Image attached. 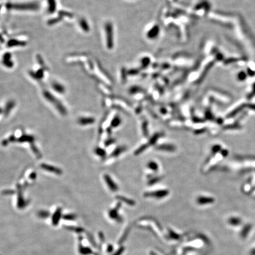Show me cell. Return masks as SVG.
Here are the masks:
<instances>
[{
	"label": "cell",
	"mask_w": 255,
	"mask_h": 255,
	"mask_svg": "<svg viewBox=\"0 0 255 255\" xmlns=\"http://www.w3.org/2000/svg\"><path fill=\"white\" fill-rule=\"evenodd\" d=\"M228 223L232 226H237L242 224V220L238 217H232L229 219Z\"/></svg>",
	"instance_id": "7"
},
{
	"label": "cell",
	"mask_w": 255,
	"mask_h": 255,
	"mask_svg": "<svg viewBox=\"0 0 255 255\" xmlns=\"http://www.w3.org/2000/svg\"><path fill=\"white\" fill-rule=\"evenodd\" d=\"M42 168H43L44 169L46 170L47 171H50V172H55V173H60V171L57 168L52 167V166H50L48 165H42Z\"/></svg>",
	"instance_id": "12"
},
{
	"label": "cell",
	"mask_w": 255,
	"mask_h": 255,
	"mask_svg": "<svg viewBox=\"0 0 255 255\" xmlns=\"http://www.w3.org/2000/svg\"><path fill=\"white\" fill-rule=\"evenodd\" d=\"M75 216L74 215H72V214H69V215H66L63 216V219L65 220H73L74 219H75Z\"/></svg>",
	"instance_id": "18"
},
{
	"label": "cell",
	"mask_w": 255,
	"mask_h": 255,
	"mask_svg": "<svg viewBox=\"0 0 255 255\" xmlns=\"http://www.w3.org/2000/svg\"><path fill=\"white\" fill-rule=\"evenodd\" d=\"M123 251H124V248H122H122H119L113 255H121Z\"/></svg>",
	"instance_id": "21"
},
{
	"label": "cell",
	"mask_w": 255,
	"mask_h": 255,
	"mask_svg": "<svg viewBox=\"0 0 255 255\" xmlns=\"http://www.w3.org/2000/svg\"><path fill=\"white\" fill-rule=\"evenodd\" d=\"M252 228V226L251 225H250V224L246 225L241 230L240 233V237L243 238H245L246 237H247V236H248V234L250 232Z\"/></svg>",
	"instance_id": "6"
},
{
	"label": "cell",
	"mask_w": 255,
	"mask_h": 255,
	"mask_svg": "<svg viewBox=\"0 0 255 255\" xmlns=\"http://www.w3.org/2000/svg\"><path fill=\"white\" fill-rule=\"evenodd\" d=\"M33 138L32 137H30L29 136H22V138L20 139V140L21 141H32Z\"/></svg>",
	"instance_id": "20"
},
{
	"label": "cell",
	"mask_w": 255,
	"mask_h": 255,
	"mask_svg": "<svg viewBox=\"0 0 255 255\" xmlns=\"http://www.w3.org/2000/svg\"><path fill=\"white\" fill-rule=\"evenodd\" d=\"M123 151H124V148L119 147L114 151V152L113 153V156H114V157H117V156L120 155Z\"/></svg>",
	"instance_id": "17"
},
{
	"label": "cell",
	"mask_w": 255,
	"mask_h": 255,
	"mask_svg": "<svg viewBox=\"0 0 255 255\" xmlns=\"http://www.w3.org/2000/svg\"><path fill=\"white\" fill-rule=\"evenodd\" d=\"M38 216L39 217L42 218V219H46L49 216H50V213H49L48 211H44V210H42L38 213Z\"/></svg>",
	"instance_id": "15"
},
{
	"label": "cell",
	"mask_w": 255,
	"mask_h": 255,
	"mask_svg": "<svg viewBox=\"0 0 255 255\" xmlns=\"http://www.w3.org/2000/svg\"><path fill=\"white\" fill-rule=\"evenodd\" d=\"M160 178H153L152 179H151L150 181L149 182V184H150V185H152L153 184H154V183H157L158 181H160Z\"/></svg>",
	"instance_id": "22"
},
{
	"label": "cell",
	"mask_w": 255,
	"mask_h": 255,
	"mask_svg": "<svg viewBox=\"0 0 255 255\" xmlns=\"http://www.w3.org/2000/svg\"><path fill=\"white\" fill-rule=\"evenodd\" d=\"M157 149L160 151H164L167 152H174L176 150V147L171 144L160 145L157 147Z\"/></svg>",
	"instance_id": "5"
},
{
	"label": "cell",
	"mask_w": 255,
	"mask_h": 255,
	"mask_svg": "<svg viewBox=\"0 0 255 255\" xmlns=\"http://www.w3.org/2000/svg\"><path fill=\"white\" fill-rule=\"evenodd\" d=\"M147 166H148V168L149 169H150L152 171H155V172L158 171V168H159L158 165L157 164V163L154 162V161H150V162H149L148 163Z\"/></svg>",
	"instance_id": "10"
},
{
	"label": "cell",
	"mask_w": 255,
	"mask_h": 255,
	"mask_svg": "<svg viewBox=\"0 0 255 255\" xmlns=\"http://www.w3.org/2000/svg\"><path fill=\"white\" fill-rule=\"evenodd\" d=\"M95 122V119L92 118H83L79 119V122L81 125H89L92 124Z\"/></svg>",
	"instance_id": "8"
},
{
	"label": "cell",
	"mask_w": 255,
	"mask_h": 255,
	"mask_svg": "<svg viewBox=\"0 0 255 255\" xmlns=\"http://www.w3.org/2000/svg\"><path fill=\"white\" fill-rule=\"evenodd\" d=\"M168 194H169L168 190H161L147 192L146 193H145L144 195L145 197H154V198L160 199L164 198V197L167 196L168 195Z\"/></svg>",
	"instance_id": "1"
},
{
	"label": "cell",
	"mask_w": 255,
	"mask_h": 255,
	"mask_svg": "<svg viewBox=\"0 0 255 255\" xmlns=\"http://www.w3.org/2000/svg\"><path fill=\"white\" fill-rule=\"evenodd\" d=\"M196 201L197 204H199L200 205H206L213 203L215 201V200H214L213 198H211V197L200 196L199 197H197Z\"/></svg>",
	"instance_id": "3"
},
{
	"label": "cell",
	"mask_w": 255,
	"mask_h": 255,
	"mask_svg": "<svg viewBox=\"0 0 255 255\" xmlns=\"http://www.w3.org/2000/svg\"><path fill=\"white\" fill-rule=\"evenodd\" d=\"M113 250V247L112 245H108V248H107V252H112Z\"/></svg>",
	"instance_id": "23"
},
{
	"label": "cell",
	"mask_w": 255,
	"mask_h": 255,
	"mask_svg": "<svg viewBox=\"0 0 255 255\" xmlns=\"http://www.w3.org/2000/svg\"><path fill=\"white\" fill-rule=\"evenodd\" d=\"M96 154H97V155H99V156H101V157H104V156L105 155V151H104L103 150L101 149V148H97V149L96 150Z\"/></svg>",
	"instance_id": "19"
},
{
	"label": "cell",
	"mask_w": 255,
	"mask_h": 255,
	"mask_svg": "<svg viewBox=\"0 0 255 255\" xmlns=\"http://www.w3.org/2000/svg\"><path fill=\"white\" fill-rule=\"evenodd\" d=\"M79 252L80 254L83 255H87L90 254L92 253V250L88 248H85V247H80L79 248Z\"/></svg>",
	"instance_id": "13"
},
{
	"label": "cell",
	"mask_w": 255,
	"mask_h": 255,
	"mask_svg": "<svg viewBox=\"0 0 255 255\" xmlns=\"http://www.w3.org/2000/svg\"><path fill=\"white\" fill-rule=\"evenodd\" d=\"M62 217V209L60 208L57 209L52 217V224L54 226H57L59 224V221Z\"/></svg>",
	"instance_id": "4"
},
{
	"label": "cell",
	"mask_w": 255,
	"mask_h": 255,
	"mask_svg": "<svg viewBox=\"0 0 255 255\" xmlns=\"http://www.w3.org/2000/svg\"><path fill=\"white\" fill-rule=\"evenodd\" d=\"M104 178H105V181L107 185L108 186V187L110 188V190L111 191L115 192V191H117L118 190V185H117L116 183H115L114 181H113V179L109 176L105 174L104 176Z\"/></svg>",
	"instance_id": "2"
},
{
	"label": "cell",
	"mask_w": 255,
	"mask_h": 255,
	"mask_svg": "<svg viewBox=\"0 0 255 255\" xmlns=\"http://www.w3.org/2000/svg\"><path fill=\"white\" fill-rule=\"evenodd\" d=\"M250 255H255V248H253L250 252Z\"/></svg>",
	"instance_id": "24"
},
{
	"label": "cell",
	"mask_w": 255,
	"mask_h": 255,
	"mask_svg": "<svg viewBox=\"0 0 255 255\" xmlns=\"http://www.w3.org/2000/svg\"><path fill=\"white\" fill-rule=\"evenodd\" d=\"M117 197H118V199L119 200H120L122 201H123V202L126 203V204H128V205H134L135 204V202L134 200H130V199H127V198H126V197H125L118 196Z\"/></svg>",
	"instance_id": "11"
},
{
	"label": "cell",
	"mask_w": 255,
	"mask_h": 255,
	"mask_svg": "<svg viewBox=\"0 0 255 255\" xmlns=\"http://www.w3.org/2000/svg\"><path fill=\"white\" fill-rule=\"evenodd\" d=\"M109 217L112 219L119 220V219L120 218L119 216L118 213L117 209H114L111 210L109 213Z\"/></svg>",
	"instance_id": "9"
},
{
	"label": "cell",
	"mask_w": 255,
	"mask_h": 255,
	"mask_svg": "<svg viewBox=\"0 0 255 255\" xmlns=\"http://www.w3.org/2000/svg\"><path fill=\"white\" fill-rule=\"evenodd\" d=\"M0 111H1V110H0Z\"/></svg>",
	"instance_id": "25"
},
{
	"label": "cell",
	"mask_w": 255,
	"mask_h": 255,
	"mask_svg": "<svg viewBox=\"0 0 255 255\" xmlns=\"http://www.w3.org/2000/svg\"><path fill=\"white\" fill-rule=\"evenodd\" d=\"M160 134H157L154 135L150 139V141H149L150 145H152L155 144L156 143V142H157V141L158 139V138H160Z\"/></svg>",
	"instance_id": "16"
},
{
	"label": "cell",
	"mask_w": 255,
	"mask_h": 255,
	"mask_svg": "<svg viewBox=\"0 0 255 255\" xmlns=\"http://www.w3.org/2000/svg\"><path fill=\"white\" fill-rule=\"evenodd\" d=\"M121 123V118L119 117H116L113 119L112 123H111V125L113 128H116L120 125Z\"/></svg>",
	"instance_id": "14"
}]
</instances>
